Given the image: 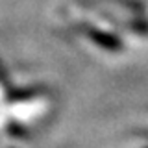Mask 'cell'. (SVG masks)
<instances>
[{
    "instance_id": "obj_1",
    "label": "cell",
    "mask_w": 148,
    "mask_h": 148,
    "mask_svg": "<svg viewBox=\"0 0 148 148\" xmlns=\"http://www.w3.org/2000/svg\"><path fill=\"white\" fill-rule=\"evenodd\" d=\"M80 32L85 37H89L98 48H104V50H108V52H120V50H122V39H120L119 35L111 34V32L100 30V28H96L92 24H82Z\"/></svg>"
},
{
    "instance_id": "obj_4",
    "label": "cell",
    "mask_w": 148,
    "mask_h": 148,
    "mask_svg": "<svg viewBox=\"0 0 148 148\" xmlns=\"http://www.w3.org/2000/svg\"><path fill=\"white\" fill-rule=\"evenodd\" d=\"M0 87H4V91H8V89H11V82H9V76H8V71H6V67H4L2 63H0Z\"/></svg>"
},
{
    "instance_id": "obj_2",
    "label": "cell",
    "mask_w": 148,
    "mask_h": 148,
    "mask_svg": "<svg viewBox=\"0 0 148 148\" xmlns=\"http://www.w3.org/2000/svg\"><path fill=\"white\" fill-rule=\"evenodd\" d=\"M45 95L43 85H30V87H11L6 91L4 98L8 104H18V102H30L37 96Z\"/></svg>"
},
{
    "instance_id": "obj_3",
    "label": "cell",
    "mask_w": 148,
    "mask_h": 148,
    "mask_svg": "<svg viewBox=\"0 0 148 148\" xmlns=\"http://www.w3.org/2000/svg\"><path fill=\"white\" fill-rule=\"evenodd\" d=\"M6 132H8V135L9 137H17V139H22V137H26V128H22L18 122H8V126H6Z\"/></svg>"
}]
</instances>
